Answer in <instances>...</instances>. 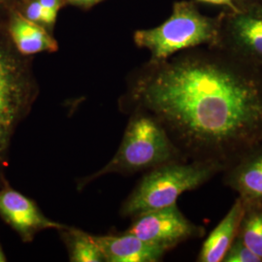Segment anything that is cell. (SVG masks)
Wrapping results in <instances>:
<instances>
[{
    "label": "cell",
    "mask_w": 262,
    "mask_h": 262,
    "mask_svg": "<svg viewBox=\"0 0 262 262\" xmlns=\"http://www.w3.org/2000/svg\"><path fill=\"white\" fill-rule=\"evenodd\" d=\"M0 215L25 243L32 242L41 231L58 230L64 226L49 219L35 201L10 187L7 183L0 189Z\"/></svg>",
    "instance_id": "cell-8"
},
{
    "label": "cell",
    "mask_w": 262,
    "mask_h": 262,
    "mask_svg": "<svg viewBox=\"0 0 262 262\" xmlns=\"http://www.w3.org/2000/svg\"><path fill=\"white\" fill-rule=\"evenodd\" d=\"M26 19L54 33L58 12L43 7L38 0H24L16 10Z\"/></svg>",
    "instance_id": "cell-15"
},
{
    "label": "cell",
    "mask_w": 262,
    "mask_h": 262,
    "mask_svg": "<svg viewBox=\"0 0 262 262\" xmlns=\"http://www.w3.org/2000/svg\"><path fill=\"white\" fill-rule=\"evenodd\" d=\"M224 184L245 203L262 202V144L225 170Z\"/></svg>",
    "instance_id": "cell-10"
},
{
    "label": "cell",
    "mask_w": 262,
    "mask_h": 262,
    "mask_svg": "<svg viewBox=\"0 0 262 262\" xmlns=\"http://www.w3.org/2000/svg\"><path fill=\"white\" fill-rule=\"evenodd\" d=\"M39 94L32 56L21 55L0 20V166L5 162L13 134L30 112Z\"/></svg>",
    "instance_id": "cell-3"
},
{
    "label": "cell",
    "mask_w": 262,
    "mask_h": 262,
    "mask_svg": "<svg viewBox=\"0 0 262 262\" xmlns=\"http://www.w3.org/2000/svg\"><path fill=\"white\" fill-rule=\"evenodd\" d=\"M223 19L201 14L192 1H177L168 19L157 28L136 30L133 41L150 52L149 60L162 61L188 49L219 47Z\"/></svg>",
    "instance_id": "cell-5"
},
{
    "label": "cell",
    "mask_w": 262,
    "mask_h": 262,
    "mask_svg": "<svg viewBox=\"0 0 262 262\" xmlns=\"http://www.w3.org/2000/svg\"><path fill=\"white\" fill-rule=\"evenodd\" d=\"M223 262H262V260L238 237H236Z\"/></svg>",
    "instance_id": "cell-16"
},
{
    "label": "cell",
    "mask_w": 262,
    "mask_h": 262,
    "mask_svg": "<svg viewBox=\"0 0 262 262\" xmlns=\"http://www.w3.org/2000/svg\"><path fill=\"white\" fill-rule=\"evenodd\" d=\"M5 261H7V258H6V255H5V253H4L3 250H2V247L0 245V262Z\"/></svg>",
    "instance_id": "cell-21"
},
{
    "label": "cell",
    "mask_w": 262,
    "mask_h": 262,
    "mask_svg": "<svg viewBox=\"0 0 262 262\" xmlns=\"http://www.w3.org/2000/svg\"><path fill=\"white\" fill-rule=\"evenodd\" d=\"M224 172L217 164L196 160H176L150 169L122 202L120 215L131 219L177 204L183 193L202 187Z\"/></svg>",
    "instance_id": "cell-4"
},
{
    "label": "cell",
    "mask_w": 262,
    "mask_h": 262,
    "mask_svg": "<svg viewBox=\"0 0 262 262\" xmlns=\"http://www.w3.org/2000/svg\"><path fill=\"white\" fill-rule=\"evenodd\" d=\"M235 1L237 3H239V8H242V7H245L249 4H252V3L255 2V0H234V2Z\"/></svg>",
    "instance_id": "cell-20"
},
{
    "label": "cell",
    "mask_w": 262,
    "mask_h": 262,
    "mask_svg": "<svg viewBox=\"0 0 262 262\" xmlns=\"http://www.w3.org/2000/svg\"><path fill=\"white\" fill-rule=\"evenodd\" d=\"M57 231L66 245L70 261H105L94 235L89 234L77 227L68 225H64Z\"/></svg>",
    "instance_id": "cell-13"
},
{
    "label": "cell",
    "mask_w": 262,
    "mask_h": 262,
    "mask_svg": "<svg viewBox=\"0 0 262 262\" xmlns=\"http://www.w3.org/2000/svg\"><path fill=\"white\" fill-rule=\"evenodd\" d=\"M122 143L113 159L92 175L80 179L77 189L83 190L95 180L109 174L132 175L162 164L186 160L164 127L150 114L131 110Z\"/></svg>",
    "instance_id": "cell-2"
},
{
    "label": "cell",
    "mask_w": 262,
    "mask_h": 262,
    "mask_svg": "<svg viewBox=\"0 0 262 262\" xmlns=\"http://www.w3.org/2000/svg\"><path fill=\"white\" fill-rule=\"evenodd\" d=\"M220 49L262 67V4L254 2L231 12L222 26Z\"/></svg>",
    "instance_id": "cell-7"
},
{
    "label": "cell",
    "mask_w": 262,
    "mask_h": 262,
    "mask_svg": "<svg viewBox=\"0 0 262 262\" xmlns=\"http://www.w3.org/2000/svg\"><path fill=\"white\" fill-rule=\"evenodd\" d=\"M199 2H203V3H209V4H214V5H222L225 6L228 9L231 10V12L236 13L238 12L240 8L237 6V4L235 3L234 0H197Z\"/></svg>",
    "instance_id": "cell-19"
},
{
    "label": "cell",
    "mask_w": 262,
    "mask_h": 262,
    "mask_svg": "<svg viewBox=\"0 0 262 262\" xmlns=\"http://www.w3.org/2000/svg\"><path fill=\"white\" fill-rule=\"evenodd\" d=\"M131 220L127 232L167 252L180 244L205 234L204 227L189 221L177 204L145 212Z\"/></svg>",
    "instance_id": "cell-6"
},
{
    "label": "cell",
    "mask_w": 262,
    "mask_h": 262,
    "mask_svg": "<svg viewBox=\"0 0 262 262\" xmlns=\"http://www.w3.org/2000/svg\"><path fill=\"white\" fill-rule=\"evenodd\" d=\"M245 211V203L238 196L227 214L208 235L197 255L198 262H223L234 242Z\"/></svg>",
    "instance_id": "cell-12"
},
{
    "label": "cell",
    "mask_w": 262,
    "mask_h": 262,
    "mask_svg": "<svg viewBox=\"0 0 262 262\" xmlns=\"http://www.w3.org/2000/svg\"><path fill=\"white\" fill-rule=\"evenodd\" d=\"M103 0H66V5H72L81 9H91Z\"/></svg>",
    "instance_id": "cell-18"
},
{
    "label": "cell",
    "mask_w": 262,
    "mask_h": 262,
    "mask_svg": "<svg viewBox=\"0 0 262 262\" xmlns=\"http://www.w3.org/2000/svg\"><path fill=\"white\" fill-rule=\"evenodd\" d=\"M237 237L262 260V202L245 203Z\"/></svg>",
    "instance_id": "cell-14"
},
{
    "label": "cell",
    "mask_w": 262,
    "mask_h": 262,
    "mask_svg": "<svg viewBox=\"0 0 262 262\" xmlns=\"http://www.w3.org/2000/svg\"><path fill=\"white\" fill-rule=\"evenodd\" d=\"M106 262H159L168 253L125 231L122 234L94 235Z\"/></svg>",
    "instance_id": "cell-9"
},
{
    "label": "cell",
    "mask_w": 262,
    "mask_h": 262,
    "mask_svg": "<svg viewBox=\"0 0 262 262\" xmlns=\"http://www.w3.org/2000/svg\"><path fill=\"white\" fill-rule=\"evenodd\" d=\"M120 108L149 113L184 159L225 171L262 144V67L220 48L188 49L131 72Z\"/></svg>",
    "instance_id": "cell-1"
},
{
    "label": "cell",
    "mask_w": 262,
    "mask_h": 262,
    "mask_svg": "<svg viewBox=\"0 0 262 262\" xmlns=\"http://www.w3.org/2000/svg\"><path fill=\"white\" fill-rule=\"evenodd\" d=\"M6 27L15 47L24 56L55 53L58 50V43L53 33L42 26L26 19L17 11L10 14Z\"/></svg>",
    "instance_id": "cell-11"
},
{
    "label": "cell",
    "mask_w": 262,
    "mask_h": 262,
    "mask_svg": "<svg viewBox=\"0 0 262 262\" xmlns=\"http://www.w3.org/2000/svg\"><path fill=\"white\" fill-rule=\"evenodd\" d=\"M24 0H0V20H7L10 14L16 11Z\"/></svg>",
    "instance_id": "cell-17"
}]
</instances>
